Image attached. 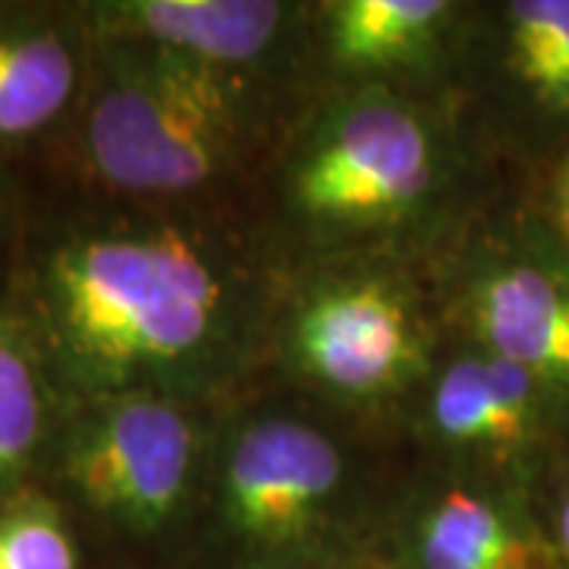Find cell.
I'll list each match as a JSON object with an SVG mask.
<instances>
[{
    "label": "cell",
    "mask_w": 569,
    "mask_h": 569,
    "mask_svg": "<svg viewBox=\"0 0 569 569\" xmlns=\"http://www.w3.org/2000/svg\"><path fill=\"white\" fill-rule=\"evenodd\" d=\"M51 298L70 355L99 380H130L200 351L222 284L187 238L159 231L61 250Z\"/></svg>",
    "instance_id": "6da1fadb"
},
{
    "label": "cell",
    "mask_w": 569,
    "mask_h": 569,
    "mask_svg": "<svg viewBox=\"0 0 569 569\" xmlns=\"http://www.w3.org/2000/svg\"><path fill=\"white\" fill-rule=\"evenodd\" d=\"M425 123L396 102L351 104L298 174L307 212L326 222H373L415 203L430 183Z\"/></svg>",
    "instance_id": "3957f363"
},
{
    "label": "cell",
    "mask_w": 569,
    "mask_h": 569,
    "mask_svg": "<svg viewBox=\"0 0 569 569\" xmlns=\"http://www.w3.org/2000/svg\"><path fill=\"white\" fill-rule=\"evenodd\" d=\"M238 133L234 96L212 63L171 51L127 61L92 104L86 142L104 181L181 193L209 181Z\"/></svg>",
    "instance_id": "7a4b0ae2"
},
{
    "label": "cell",
    "mask_w": 569,
    "mask_h": 569,
    "mask_svg": "<svg viewBox=\"0 0 569 569\" xmlns=\"http://www.w3.org/2000/svg\"><path fill=\"white\" fill-rule=\"evenodd\" d=\"M560 529H563V548H567V557H569V503L563 509V522H560Z\"/></svg>",
    "instance_id": "e0dca14e"
},
{
    "label": "cell",
    "mask_w": 569,
    "mask_h": 569,
    "mask_svg": "<svg viewBox=\"0 0 569 569\" xmlns=\"http://www.w3.org/2000/svg\"><path fill=\"white\" fill-rule=\"evenodd\" d=\"M516 67L550 104H569V0H519L509 7Z\"/></svg>",
    "instance_id": "4fadbf2b"
},
{
    "label": "cell",
    "mask_w": 569,
    "mask_h": 569,
    "mask_svg": "<svg viewBox=\"0 0 569 569\" xmlns=\"http://www.w3.org/2000/svg\"><path fill=\"white\" fill-rule=\"evenodd\" d=\"M475 320L490 355L569 389V282L538 266H507L478 288Z\"/></svg>",
    "instance_id": "52a82bcc"
},
{
    "label": "cell",
    "mask_w": 569,
    "mask_h": 569,
    "mask_svg": "<svg viewBox=\"0 0 569 569\" xmlns=\"http://www.w3.org/2000/svg\"><path fill=\"white\" fill-rule=\"evenodd\" d=\"M77 82L70 48L48 29H0V137L58 118Z\"/></svg>",
    "instance_id": "8fae6325"
},
{
    "label": "cell",
    "mask_w": 569,
    "mask_h": 569,
    "mask_svg": "<svg viewBox=\"0 0 569 569\" xmlns=\"http://www.w3.org/2000/svg\"><path fill=\"white\" fill-rule=\"evenodd\" d=\"M123 32L203 63L250 61L272 41L282 7L269 0H130L108 7Z\"/></svg>",
    "instance_id": "ba28073f"
},
{
    "label": "cell",
    "mask_w": 569,
    "mask_h": 569,
    "mask_svg": "<svg viewBox=\"0 0 569 569\" xmlns=\"http://www.w3.org/2000/svg\"><path fill=\"white\" fill-rule=\"evenodd\" d=\"M0 569H77V550L48 509H20L0 522Z\"/></svg>",
    "instance_id": "9a60e30c"
},
{
    "label": "cell",
    "mask_w": 569,
    "mask_h": 569,
    "mask_svg": "<svg viewBox=\"0 0 569 569\" xmlns=\"http://www.w3.org/2000/svg\"><path fill=\"white\" fill-rule=\"evenodd\" d=\"M193 430L159 399H121L73 440L67 471L96 509L133 526H159L181 503Z\"/></svg>",
    "instance_id": "277c9868"
},
{
    "label": "cell",
    "mask_w": 569,
    "mask_h": 569,
    "mask_svg": "<svg viewBox=\"0 0 569 569\" xmlns=\"http://www.w3.org/2000/svg\"><path fill=\"white\" fill-rule=\"evenodd\" d=\"M557 200H560V222L569 231V162L560 174V183H557Z\"/></svg>",
    "instance_id": "2e32d148"
},
{
    "label": "cell",
    "mask_w": 569,
    "mask_h": 569,
    "mask_svg": "<svg viewBox=\"0 0 569 569\" xmlns=\"http://www.w3.org/2000/svg\"><path fill=\"white\" fill-rule=\"evenodd\" d=\"M447 10L443 0H346L332 13V48L348 67H387L411 58Z\"/></svg>",
    "instance_id": "7c38bea8"
},
{
    "label": "cell",
    "mask_w": 569,
    "mask_h": 569,
    "mask_svg": "<svg viewBox=\"0 0 569 569\" xmlns=\"http://www.w3.org/2000/svg\"><path fill=\"white\" fill-rule=\"evenodd\" d=\"M535 387L529 370L497 355L456 361L433 392V425L449 443L512 447L529 433Z\"/></svg>",
    "instance_id": "9c48e42d"
},
{
    "label": "cell",
    "mask_w": 569,
    "mask_h": 569,
    "mask_svg": "<svg viewBox=\"0 0 569 569\" xmlns=\"http://www.w3.org/2000/svg\"><path fill=\"white\" fill-rule=\"evenodd\" d=\"M41 433V387L17 336L0 329V488L20 475Z\"/></svg>",
    "instance_id": "5bb4252c"
},
{
    "label": "cell",
    "mask_w": 569,
    "mask_h": 569,
    "mask_svg": "<svg viewBox=\"0 0 569 569\" xmlns=\"http://www.w3.org/2000/svg\"><path fill=\"white\" fill-rule=\"evenodd\" d=\"M298 351L326 387L370 396L392 387L411 367L415 326L399 295L383 284H342L307 305Z\"/></svg>",
    "instance_id": "8992f818"
},
{
    "label": "cell",
    "mask_w": 569,
    "mask_h": 569,
    "mask_svg": "<svg viewBox=\"0 0 569 569\" xmlns=\"http://www.w3.org/2000/svg\"><path fill=\"white\" fill-rule=\"evenodd\" d=\"M425 569H535L538 550L507 516L466 490H449L430 509L421 541Z\"/></svg>",
    "instance_id": "30bf717a"
},
{
    "label": "cell",
    "mask_w": 569,
    "mask_h": 569,
    "mask_svg": "<svg viewBox=\"0 0 569 569\" xmlns=\"http://www.w3.org/2000/svg\"><path fill=\"white\" fill-rule=\"evenodd\" d=\"M342 459L313 427L269 418L238 437L224 468V503L253 538H295L339 488Z\"/></svg>",
    "instance_id": "5b68a950"
}]
</instances>
